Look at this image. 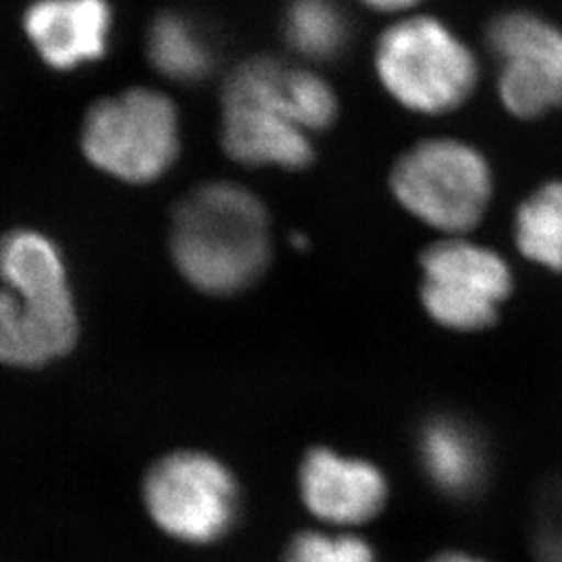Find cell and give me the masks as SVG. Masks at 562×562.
Returning <instances> with one entry per match:
<instances>
[{
    "instance_id": "6da1fadb",
    "label": "cell",
    "mask_w": 562,
    "mask_h": 562,
    "mask_svg": "<svg viewBox=\"0 0 562 562\" xmlns=\"http://www.w3.org/2000/svg\"><path fill=\"white\" fill-rule=\"evenodd\" d=\"M271 217L261 199L238 183L213 181L176 206L171 255L188 283L204 294H238L271 262Z\"/></svg>"
},
{
    "instance_id": "7a4b0ae2",
    "label": "cell",
    "mask_w": 562,
    "mask_h": 562,
    "mask_svg": "<svg viewBox=\"0 0 562 562\" xmlns=\"http://www.w3.org/2000/svg\"><path fill=\"white\" fill-rule=\"evenodd\" d=\"M387 188L413 220L440 238H459L482 225L496 194V180L477 146L440 136L406 148L390 169Z\"/></svg>"
},
{
    "instance_id": "3957f363",
    "label": "cell",
    "mask_w": 562,
    "mask_h": 562,
    "mask_svg": "<svg viewBox=\"0 0 562 562\" xmlns=\"http://www.w3.org/2000/svg\"><path fill=\"white\" fill-rule=\"evenodd\" d=\"M385 92L419 115H446L461 109L480 80L469 46L442 21L413 18L383 32L375 53Z\"/></svg>"
},
{
    "instance_id": "277c9868",
    "label": "cell",
    "mask_w": 562,
    "mask_h": 562,
    "mask_svg": "<svg viewBox=\"0 0 562 562\" xmlns=\"http://www.w3.org/2000/svg\"><path fill=\"white\" fill-rule=\"evenodd\" d=\"M285 69L273 59L244 60L225 80L223 150L246 167L302 171L315 161L311 134L294 121L285 101Z\"/></svg>"
},
{
    "instance_id": "5b68a950",
    "label": "cell",
    "mask_w": 562,
    "mask_h": 562,
    "mask_svg": "<svg viewBox=\"0 0 562 562\" xmlns=\"http://www.w3.org/2000/svg\"><path fill=\"white\" fill-rule=\"evenodd\" d=\"M515 285L510 262L469 236L438 238L419 255L422 308L452 334L471 336L498 325Z\"/></svg>"
},
{
    "instance_id": "8992f818",
    "label": "cell",
    "mask_w": 562,
    "mask_h": 562,
    "mask_svg": "<svg viewBox=\"0 0 562 562\" xmlns=\"http://www.w3.org/2000/svg\"><path fill=\"white\" fill-rule=\"evenodd\" d=\"M81 148L88 161L117 180H159L180 153L178 109L150 88L102 99L86 113Z\"/></svg>"
},
{
    "instance_id": "52a82bcc",
    "label": "cell",
    "mask_w": 562,
    "mask_h": 562,
    "mask_svg": "<svg viewBox=\"0 0 562 562\" xmlns=\"http://www.w3.org/2000/svg\"><path fill=\"white\" fill-rule=\"evenodd\" d=\"M144 504L167 536L186 543H213L238 521L240 485L222 461L181 450L162 457L146 473Z\"/></svg>"
},
{
    "instance_id": "ba28073f",
    "label": "cell",
    "mask_w": 562,
    "mask_h": 562,
    "mask_svg": "<svg viewBox=\"0 0 562 562\" xmlns=\"http://www.w3.org/2000/svg\"><path fill=\"white\" fill-rule=\"evenodd\" d=\"M498 63V97L517 120L562 109V27L531 11H508L487 25Z\"/></svg>"
},
{
    "instance_id": "9c48e42d",
    "label": "cell",
    "mask_w": 562,
    "mask_h": 562,
    "mask_svg": "<svg viewBox=\"0 0 562 562\" xmlns=\"http://www.w3.org/2000/svg\"><path fill=\"white\" fill-rule=\"evenodd\" d=\"M299 492L304 508L329 529L352 531L382 517L392 487L378 462L329 446L302 457Z\"/></svg>"
},
{
    "instance_id": "30bf717a",
    "label": "cell",
    "mask_w": 562,
    "mask_h": 562,
    "mask_svg": "<svg viewBox=\"0 0 562 562\" xmlns=\"http://www.w3.org/2000/svg\"><path fill=\"white\" fill-rule=\"evenodd\" d=\"M425 482L450 503L482 496L492 475V459L482 431L454 413L427 417L415 438Z\"/></svg>"
},
{
    "instance_id": "8fae6325",
    "label": "cell",
    "mask_w": 562,
    "mask_h": 562,
    "mask_svg": "<svg viewBox=\"0 0 562 562\" xmlns=\"http://www.w3.org/2000/svg\"><path fill=\"white\" fill-rule=\"evenodd\" d=\"M113 11L106 0H36L23 13V32L41 59L69 71L106 55Z\"/></svg>"
},
{
    "instance_id": "7c38bea8",
    "label": "cell",
    "mask_w": 562,
    "mask_h": 562,
    "mask_svg": "<svg viewBox=\"0 0 562 562\" xmlns=\"http://www.w3.org/2000/svg\"><path fill=\"white\" fill-rule=\"evenodd\" d=\"M78 340L74 302H42L0 285V362L41 367Z\"/></svg>"
},
{
    "instance_id": "4fadbf2b",
    "label": "cell",
    "mask_w": 562,
    "mask_h": 562,
    "mask_svg": "<svg viewBox=\"0 0 562 562\" xmlns=\"http://www.w3.org/2000/svg\"><path fill=\"white\" fill-rule=\"evenodd\" d=\"M0 285L44 302H74L59 248L32 229L0 238Z\"/></svg>"
},
{
    "instance_id": "5bb4252c",
    "label": "cell",
    "mask_w": 562,
    "mask_h": 562,
    "mask_svg": "<svg viewBox=\"0 0 562 562\" xmlns=\"http://www.w3.org/2000/svg\"><path fill=\"white\" fill-rule=\"evenodd\" d=\"M513 241L522 259L562 276V180H548L513 215Z\"/></svg>"
},
{
    "instance_id": "9a60e30c",
    "label": "cell",
    "mask_w": 562,
    "mask_h": 562,
    "mask_svg": "<svg viewBox=\"0 0 562 562\" xmlns=\"http://www.w3.org/2000/svg\"><path fill=\"white\" fill-rule=\"evenodd\" d=\"M148 59L169 80L194 83L211 74L213 53L196 25L178 13H162L148 32Z\"/></svg>"
},
{
    "instance_id": "2e32d148",
    "label": "cell",
    "mask_w": 562,
    "mask_h": 562,
    "mask_svg": "<svg viewBox=\"0 0 562 562\" xmlns=\"http://www.w3.org/2000/svg\"><path fill=\"white\" fill-rule=\"evenodd\" d=\"M288 44L306 59L340 57L350 41V23L336 0H290L283 15Z\"/></svg>"
},
{
    "instance_id": "e0dca14e",
    "label": "cell",
    "mask_w": 562,
    "mask_h": 562,
    "mask_svg": "<svg viewBox=\"0 0 562 562\" xmlns=\"http://www.w3.org/2000/svg\"><path fill=\"white\" fill-rule=\"evenodd\" d=\"M283 90L292 117L311 136L329 130L338 120V97L322 76L306 69H285Z\"/></svg>"
},
{
    "instance_id": "ac0fdd59",
    "label": "cell",
    "mask_w": 562,
    "mask_h": 562,
    "mask_svg": "<svg viewBox=\"0 0 562 562\" xmlns=\"http://www.w3.org/2000/svg\"><path fill=\"white\" fill-rule=\"evenodd\" d=\"M281 562H380V557L357 531L306 529L285 543Z\"/></svg>"
},
{
    "instance_id": "d6986e66",
    "label": "cell",
    "mask_w": 562,
    "mask_h": 562,
    "mask_svg": "<svg viewBox=\"0 0 562 562\" xmlns=\"http://www.w3.org/2000/svg\"><path fill=\"white\" fill-rule=\"evenodd\" d=\"M529 546L536 562H562V475L543 483L538 492Z\"/></svg>"
},
{
    "instance_id": "ffe728a7",
    "label": "cell",
    "mask_w": 562,
    "mask_h": 562,
    "mask_svg": "<svg viewBox=\"0 0 562 562\" xmlns=\"http://www.w3.org/2000/svg\"><path fill=\"white\" fill-rule=\"evenodd\" d=\"M425 562H490L483 557H477L473 552H467V550H442L434 557H429Z\"/></svg>"
},
{
    "instance_id": "44dd1931",
    "label": "cell",
    "mask_w": 562,
    "mask_h": 562,
    "mask_svg": "<svg viewBox=\"0 0 562 562\" xmlns=\"http://www.w3.org/2000/svg\"><path fill=\"white\" fill-rule=\"evenodd\" d=\"M361 2L375 11H402L417 4L419 0H361Z\"/></svg>"
}]
</instances>
